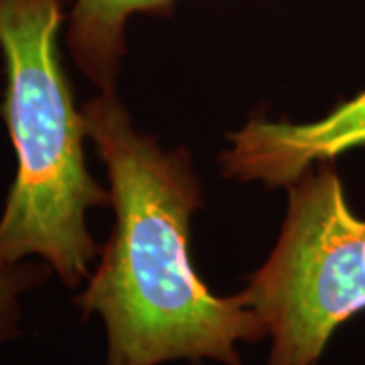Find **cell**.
I'll use <instances>...</instances> for the list:
<instances>
[{
    "label": "cell",
    "mask_w": 365,
    "mask_h": 365,
    "mask_svg": "<svg viewBox=\"0 0 365 365\" xmlns=\"http://www.w3.org/2000/svg\"><path fill=\"white\" fill-rule=\"evenodd\" d=\"M278 244L240 294L272 337L268 365H317L333 333L365 311V220L331 160L288 187Z\"/></svg>",
    "instance_id": "3957f363"
},
{
    "label": "cell",
    "mask_w": 365,
    "mask_h": 365,
    "mask_svg": "<svg viewBox=\"0 0 365 365\" xmlns=\"http://www.w3.org/2000/svg\"><path fill=\"white\" fill-rule=\"evenodd\" d=\"M81 116L108 167L116 223L76 304L83 319H104L108 365H242L235 343L268 331L242 294L215 297L191 264L189 222L201 187L189 155L165 153L136 130L116 91L91 98Z\"/></svg>",
    "instance_id": "6da1fadb"
},
{
    "label": "cell",
    "mask_w": 365,
    "mask_h": 365,
    "mask_svg": "<svg viewBox=\"0 0 365 365\" xmlns=\"http://www.w3.org/2000/svg\"><path fill=\"white\" fill-rule=\"evenodd\" d=\"M51 266L45 264H26L16 262L13 266L0 268V343L6 339H13L19 335V297L26 292L29 288L41 284L49 274Z\"/></svg>",
    "instance_id": "8992f818"
},
{
    "label": "cell",
    "mask_w": 365,
    "mask_h": 365,
    "mask_svg": "<svg viewBox=\"0 0 365 365\" xmlns=\"http://www.w3.org/2000/svg\"><path fill=\"white\" fill-rule=\"evenodd\" d=\"M63 0H0L6 91L0 114L16 153V179L0 217V268L41 256L69 288L90 280L98 246L90 207L112 205L91 179L88 136L57 51Z\"/></svg>",
    "instance_id": "7a4b0ae2"
},
{
    "label": "cell",
    "mask_w": 365,
    "mask_h": 365,
    "mask_svg": "<svg viewBox=\"0 0 365 365\" xmlns=\"http://www.w3.org/2000/svg\"><path fill=\"white\" fill-rule=\"evenodd\" d=\"M177 0H73L67 47L78 67L102 91H116L132 14H170Z\"/></svg>",
    "instance_id": "5b68a950"
},
{
    "label": "cell",
    "mask_w": 365,
    "mask_h": 365,
    "mask_svg": "<svg viewBox=\"0 0 365 365\" xmlns=\"http://www.w3.org/2000/svg\"><path fill=\"white\" fill-rule=\"evenodd\" d=\"M227 138L232 148L222 155L225 177L290 187L317 163L365 146V91L311 124L252 118Z\"/></svg>",
    "instance_id": "277c9868"
}]
</instances>
